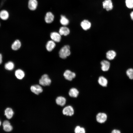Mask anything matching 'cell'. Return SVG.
Returning <instances> with one entry per match:
<instances>
[{"instance_id": "obj_2", "label": "cell", "mask_w": 133, "mask_h": 133, "mask_svg": "<svg viewBox=\"0 0 133 133\" xmlns=\"http://www.w3.org/2000/svg\"><path fill=\"white\" fill-rule=\"evenodd\" d=\"M51 83V80L48 75L46 74L42 75L39 81V84L45 86L49 85Z\"/></svg>"}, {"instance_id": "obj_11", "label": "cell", "mask_w": 133, "mask_h": 133, "mask_svg": "<svg viewBox=\"0 0 133 133\" xmlns=\"http://www.w3.org/2000/svg\"><path fill=\"white\" fill-rule=\"evenodd\" d=\"M56 46L55 42L52 40L49 41L46 45V48L49 51H52L55 48Z\"/></svg>"}, {"instance_id": "obj_10", "label": "cell", "mask_w": 133, "mask_h": 133, "mask_svg": "<svg viewBox=\"0 0 133 133\" xmlns=\"http://www.w3.org/2000/svg\"><path fill=\"white\" fill-rule=\"evenodd\" d=\"M102 70L104 71L108 70L109 68L110 64L109 62L106 60H103L100 63Z\"/></svg>"}, {"instance_id": "obj_31", "label": "cell", "mask_w": 133, "mask_h": 133, "mask_svg": "<svg viewBox=\"0 0 133 133\" xmlns=\"http://www.w3.org/2000/svg\"><path fill=\"white\" fill-rule=\"evenodd\" d=\"M130 15L132 19L133 20V11L131 13Z\"/></svg>"}, {"instance_id": "obj_1", "label": "cell", "mask_w": 133, "mask_h": 133, "mask_svg": "<svg viewBox=\"0 0 133 133\" xmlns=\"http://www.w3.org/2000/svg\"><path fill=\"white\" fill-rule=\"evenodd\" d=\"M70 47L68 45H66L63 47L59 52V57L62 59H66L70 54Z\"/></svg>"}, {"instance_id": "obj_26", "label": "cell", "mask_w": 133, "mask_h": 133, "mask_svg": "<svg viewBox=\"0 0 133 133\" xmlns=\"http://www.w3.org/2000/svg\"><path fill=\"white\" fill-rule=\"evenodd\" d=\"M74 131L75 133H85V130L84 128L78 126L76 127Z\"/></svg>"}, {"instance_id": "obj_3", "label": "cell", "mask_w": 133, "mask_h": 133, "mask_svg": "<svg viewBox=\"0 0 133 133\" xmlns=\"http://www.w3.org/2000/svg\"><path fill=\"white\" fill-rule=\"evenodd\" d=\"M62 113L64 115L71 116L74 114V110L72 106L70 105L68 106L63 109Z\"/></svg>"}, {"instance_id": "obj_19", "label": "cell", "mask_w": 133, "mask_h": 133, "mask_svg": "<svg viewBox=\"0 0 133 133\" xmlns=\"http://www.w3.org/2000/svg\"><path fill=\"white\" fill-rule=\"evenodd\" d=\"M14 114V111L11 108H7L5 111V115L8 119H11L13 117Z\"/></svg>"}, {"instance_id": "obj_21", "label": "cell", "mask_w": 133, "mask_h": 133, "mask_svg": "<svg viewBox=\"0 0 133 133\" xmlns=\"http://www.w3.org/2000/svg\"><path fill=\"white\" fill-rule=\"evenodd\" d=\"M99 84L103 87H106L108 83L107 80L104 77L101 76L99 77L98 80Z\"/></svg>"}, {"instance_id": "obj_30", "label": "cell", "mask_w": 133, "mask_h": 133, "mask_svg": "<svg viewBox=\"0 0 133 133\" xmlns=\"http://www.w3.org/2000/svg\"><path fill=\"white\" fill-rule=\"evenodd\" d=\"M2 62V56L1 54L0 53V64H1Z\"/></svg>"}, {"instance_id": "obj_20", "label": "cell", "mask_w": 133, "mask_h": 133, "mask_svg": "<svg viewBox=\"0 0 133 133\" xmlns=\"http://www.w3.org/2000/svg\"><path fill=\"white\" fill-rule=\"evenodd\" d=\"M21 43L18 40H16L15 41L11 46V48L14 50H18L21 47Z\"/></svg>"}, {"instance_id": "obj_28", "label": "cell", "mask_w": 133, "mask_h": 133, "mask_svg": "<svg viewBox=\"0 0 133 133\" xmlns=\"http://www.w3.org/2000/svg\"><path fill=\"white\" fill-rule=\"evenodd\" d=\"M125 3L127 7L129 8H133V0H126Z\"/></svg>"}, {"instance_id": "obj_29", "label": "cell", "mask_w": 133, "mask_h": 133, "mask_svg": "<svg viewBox=\"0 0 133 133\" xmlns=\"http://www.w3.org/2000/svg\"><path fill=\"white\" fill-rule=\"evenodd\" d=\"M111 133H120V131L118 130L114 129L112 131Z\"/></svg>"}, {"instance_id": "obj_24", "label": "cell", "mask_w": 133, "mask_h": 133, "mask_svg": "<svg viewBox=\"0 0 133 133\" xmlns=\"http://www.w3.org/2000/svg\"><path fill=\"white\" fill-rule=\"evenodd\" d=\"M15 65L14 63L11 61H9L6 63L4 66L5 68L8 70H11L14 68Z\"/></svg>"}, {"instance_id": "obj_4", "label": "cell", "mask_w": 133, "mask_h": 133, "mask_svg": "<svg viewBox=\"0 0 133 133\" xmlns=\"http://www.w3.org/2000/svg\"><path fill=\"white\" fill-rule=\"evenodd\" d=\"M107 118V115L104 113H99L96 116L97 121L100 123H104L106 120Z\"/></svg>"}, {"instance_id": "obj_23", "label": "cell", "mask_w": 133, "mask_h": 133, "mask_svg": "<svg viewBox=\"0 0 133 133\" xmlns=\"http://www.w3.org/2000/svg\"><path fill=\"white\" fill-rule=\"evenodd\" d=\"M9 14L6 10H2L0 12V17L3 20H6L8 18Z\"/></svg>"}, {"instance_id": "obj_13", "label": "cell", "mask_w": 133, "mask_h": 133, "mask_svg": "<svg viewBox=\"0 0 133 133\" xmlns=\"http://www.w3.org/2000/svg\"><path fill=\"white\" fill-rule=\"evenodd\" d=\"M54 16L52 13L50 12H47L46 15L45 19L46 23H50L53 21Z\"/></svg>"}, {"instance_id": "obj_7", "label": "cell", "mask_w": 133, "mask_h": 133, "mask_svg": "<svg viewBox=\"0 0 133 133\" xmlns=\"http://www.w3.org/2000/svg\"><path fill=\"white\" fill-rule=\"evenodd\" d=\"M103 8L107 11L111 10L113 6L111 0H105L102 2Z\"/></svg>"}, {"instance_id": "obj_5", "label": "cell", "mask_w": 133, "mask_h": 133, "mask_svg": "<svg viewBox=\"0 0 133 133\" xmlns=\"http://www.w3.org/2000/svg\"><path fill=\"white\" fill-rule=\"evenodd\" d=\"M63 75L66 79L69 81L72 80L76 76L75 73L68 70L65 71Z\"/></svg>"}, {"instance_id": "obj_27", "label": "cell", "mask_w": 133, "mask_h": 133, "mask_svg": "<svg viewBox=\"0 0 133 133\" xmlns=\"http://www.w3.org/2000/svg\"><path fill=\"white\" fill-rule=\"evenodd\" d=\"M127 75L131 79H133V69L130 68L127 70L126 71Z\"/></svg>"}, {"instance_id": "obj_15", "label": "cell", "mask_w": 133, "mask_h": 133, "mask_svg": "<svg viewBox=\"0 0 133 133\" xmlns=\"http://www.w3.org/2000/svg\"><path fill=\"white\" fill-rule=\"evenodd\" d=\"M56 103L58 105L63 106L66 104V99L64 97L59 96L58 97L56 100Z\"/></svg>"}, {"instance_id": "obj_14", "label": "cell", "mask_w": 133, "mask_h": 133, "mask_svg": "<svg viewBox=\"0 0 133 133\" xmlns=\"http://www.w3.org/2000/svg\"><path fill=\"white\" fill-rule=\"evenodd\" d=\"M81 26L83 29L85 30H87L90 28L91 24L87 20H84L81 23Z\"/></svg>"}, {"instance_id": "obj_12", "label": "cell", "mask_w": 133, "mask_h": 133, "mask_svg": "<svg viewBox=\"0 0 133 133\" xmlns=\"http://www.w3.org/2000/svg\"><path fill=\"white\" fill-rule=\"evenodd\" d=\"M38 2L36 0H29L28 3V7L31 10H34L37 8Z\"/></svg>"}, {"instance_id": "obj_32", "label": "cell", "mask_w": 133, "mask_h": 133, "mask_svg": "<svg viewBox=\"0 0 133 133\" xmlns=\"http://www.w3.org/2000/svg\"><path fill=\"white\" fill-rule=\"evenodd\" d=\"M1 122L0 120V126L1 125Z\"/></svg>"}, {"instance_id": "obj_22", "label": "cell", "mask_w": 133, "mask_h": 133, "mask_svg": "<svg viewBox=\"0 0 133 133\" xmlns=\"http://www.w3.org/2000/svg\"><path fill=\"white\" fill-rule=\"evenodd\" d=\"M116 55V52L113 50H110L106 53V57L108 60H111L114 58Z\"/></svg>"}, {"instance_id": "obj_9", "label": "cell", "mask_w": 133, "mask_h": 133, "mask_svg": "<svg viewBox=\"0 0 133 133\" xmlns=\"http://www.w3.org/2000/svg\"><path fill=\"white\" fill-rule=\"evenodd\" d=\"M4 130L7 132H9L12 131L13 129V127L11 125L9 122L7 120L4 121L2 124Z\"/></svg>"}, {"instance_id": "obj_17", "label": "cell", "mask_w": 133, "mask_h": 133, "mask_svg": "<svg viewBox=\"0 0 133 133\" xmlns=\"http://www.w3.org/2000/svg\"><path fill=\"white\" fill-rule=\"evenodd\" d=\"M70 33V30L67 27L63 26L61 27L59 30V33L61 35L66 36Z\"/></svg>"}, {"instance_id": "obj_6", "label": "cell", "mask_w": 133, "mask_h": 133, "mask_svg": "<svg viewBox=\"0 0 133 133\" xmlns=\"http://www.w3.org/2000/svg\"><path fill=\"white\" fill-rule=\"evenodd\" d=\"M30 89L33 93L37 95H38L42 93L43 91L42 87L38 84L32 86L31 87Z\"/></svg>"}, {"instance_id": "obj_18", "label": "cell", "mask_w": 133, "mask_h": 133, "mask_svg": "<svg viewBox=\"0 0 133 133\" xmlns=\"http://www.w3.org/2000/svg\"><path fill=\"white\" fill-rule=\"evenodd\" d=\"M68 94L70 97L76 98L78 95L79 91L76 88H72L69 90Z\"/></svg>"}, {"instance_id": "obj_16", "label": "cell", "mask_w": 133, "mask_h": 133, "mask_svg": "<svg viewBox=\"0 0 133 133\" xmlns=\"http://www.w3.org/2000/svg\"><path fill=\"white\" fill-rule=\"evenodd\" d=\"M15 75L17 79L21 80L24 77L25 73L23 70L20 69H18L15 71Z\"/></svg>"}, {"instance_id": "obj_8", "label": "cell", "mask_w": 133, "mask_h": 133, "mask_svg": "<svg viewBox=\"0 0 133 133\" xmlns=\"http://www.w3.org/2000/svg\"><path fill=\"white\" fill-rule=\"evenodd\" d=\"M61 35L59 33L53 32L50 33V37L52 40L55 42H58L61 40Z\"/></svg>"}, {"instance_id": "obj_25", "label": "cell", "mask_w": 133, "mask_h": 133, "mask_svg": "<svg viewBox=\"0 0 133 133\" xmlns=\"http://www.w3.org/2000/svg\"><path fill=\"white\" fill-rule=\"evenodd\" d=\"M60 21V23L64 26L67 25L69 23L68 19L65 16L63 15L61 16Z\"/></svg>"}]
</instances>
